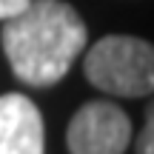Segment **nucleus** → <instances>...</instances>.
Listing matches in <instances>:
<instances>
[{
	"label": "nucleus",
	"mask_w": 154,
	"mask_h": 154,
	"mask_svg": "<svg viewBox=\"0 0 154 154\" xmlns=\"http://www.w3.org/2000/svg\"><path fill=\"white\" fill-rule=\"evenodd\" d=\"M86 77L100 91L114 97H143L154 86V51L146 40L109 34L86 54Z\"/></svg>",
	"instance_id": "f03ea898"
},
{
	"label": "nucleus",
	"mask_w": 154,
	"mask_h": 154,
	"mask_svg": "<svg viewBox=\"0 0 154 154\" xmlns=\"http://www.w3.org/2000/svg\"><path fill=\"white\" fill-rule=\"evenodd\" d=\"M46 131L40 109L26 94L0 97V154H43Z\"/></svg>",
	"instance_id": "20e7f679"
},
{
	"label": "nucleus",
	"mask_w": 154,
	"mask_h": 154,
	"mask_svg": "<svg viewBox=\"0 0 154 154\" xmlns=\"http://www.w3.org/2000/svg\"><path fill=\"white\" fill-rule=\"evenodd\" d=\"M86 23L63 0H29L3 23V51L17 80L51 86L72 69L86 46Z\"/></svg>",
	"instance_id": "f257e3e1"
},
{
	"label": "nucleus",
	"mask_w": 154,
	"mask_h": 154,
	"mask_svg": "<svg viewBox=\"0 0 154 154\" xmlns=\"http://www.w3.org/2000/svg\"><path fill=\"white\" fill-rule=\"evenodd\" d=\"M131 140V120L114 103L94 100L72 117L66 143L72 154H123Z\"/></svg>",
	"instance_id": "7ed1b4c3"
},
{
	"label": "nucleus",
	"mask_w": 154,
	"mask_h": 154,
	"mask_svg": "<svg viewBox=\"0 0 154 154\" xmlns=\"http://www.w3.org/2000/svg\"><path fill=\"white\" fill-rule=\"evenodd\" d=\"M29 6V0H0V20H9L17 11H23Z\"/></svg>",
	"instance_id": "423d86ee"
},
{
	"label": "nucleus",
	"mask_w": 154,
	"mask_h": 154,
	"mask_svg": "<svg viewBox=\"0 0 154 154\" xmlns=\"http://www.w3.org/2000/svg\"><path fill=\"white\" fill-rule=\"evenodd\" d=\"M137 154H154V111H149L146 126L137 137Z\"/></svg>",
	"instance_id": "39448f33"
}]
</instances>
